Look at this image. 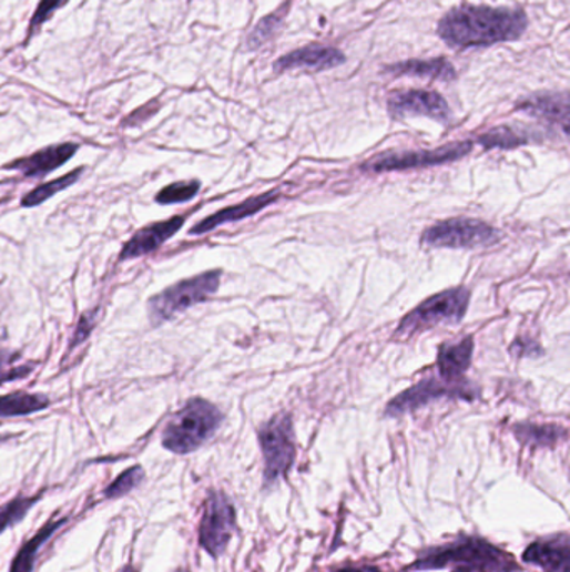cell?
I'll list each match as a JSON object with an SVG mask.
<instances>
[{"label": "cell", "instance_id": "5b68a950", "mask_svg": "<svg viewBox=\"0 0 570 572\" xmlns=\"http://www.w3.org/2000/svg\"><path fill=\"white\" fill-rule=\"evenodd\" d=\"M469 304L470 292L464 286L434 295L400 321L395 338H410L441 324H459L466 317Z\"/></svg>", "mask_w": 570, "mask_h": 572}, {"label": "cell", "instance_id": "1f68e13d", "mask_svg": "<svg viewBox=\"0 0 570 572\" xmlns=\"http://www.w3.org/2000/svg\"><path fill=\"white\" fill-rule=\"evenodd\" d=\"M94 314H85L82 315L81 318H79L78 328H75L74 338H72L71 350L72 348L78 347V345H81L82 341H84L85 338L89 337V334H91L92 328H94Z\"/></svg>", "mask_w": 570, "mask_h": 572}, {"label": "cell", "instance_id": "d4e9b609", "mask_svg": "<svg viewBox=\"0 0 570 572\" xmlns=\"http://www.w3.org/2000/svg\"><path fill=\"white\" fill-rule=\"evenodd\" d=\"M144 469L141 466H133L124 470L104 489L105 499H118L130 494L134 489L140 488L144 481Z\"/></svg>", "mask_w": 570, "mask_h": 572}, {"label": "cell", "instance_id": "836d02e7", "mask_svg": "<svg viewBox=\"0 0 570 572\" xmlns=\"http://www.w3.org/2000/svg\"><path fill=\"white\" fill-rule=\"evenodd\" d=\"M333 572H381L377 565H347V568H339Z\"/></svg>", "mask_w": 570, "mask_h": 572}, {"label": "cell", "instance_id": "8fae6325", "mask_svg": "<svg viewBox=\"0 0 570 572\" xmlns=\"http://www.w3.org/2000/svg\"><path fill=\"white\" fill-rule=\"evenodd\" d=\"M388 113L395 120H401L405 116H427L440 123L450 121V108L447 101L438 92L421 91V89L394 92L388 100Z\"/></svg>", "mask_w": 570, "mask_h": 572}, {"label": "cell", "instance_id": "d6986e66", "mask_svg": "<svg viewBox=\"0 0 570 572\" xmlns=\"http://www.w3.org/2000/svg\"><path fill=\"white\" fill-rule=\"evenodd\" d=\"M69 518L64 515L54 514L34 535H32L29 541H26L22 544V548L19 549L18 554H16L14 561H12L11 569L9 572H32L34 571L35 559H38L39 551L44 548L45 542L59 531V529L64 528L68 524Z\"/></svg>", "mask_w": 570, "mask_h": 572}, {"label": "cell", "instance_id": "f546056e", "mask_svg": "<svg viewBox=\"0 0 570 572\" xmlns=\"http://www.w3.org/2000/svg\"><path fill=\"white\" fill-rule=\"evenodd\" d=\"M19 358H21L19 354L0 351V384H6V381H12L16 378H22L31 374L34 367H12Z\"/></svg>", "mask_w": 570, "mask_h": 572}, {"label": "cell", "instance_id": "cb8c5ba5", "mask_svg": "<svg viewBox=\"0 0 570 572\" xmlns=\"http://www.w3.org/2000/svg\"><path fill=\"white\" fill-rule=\"evenodd\" d=\"M42 492L32 496H21V498L12 499L8 504L0 505V534L8 531L12 525L19 524L22 519L28 515V512L34 508L35 502L41 501Z\"/></svg>", "mask_w": 570, "mask_h": 572}, {"label": "cell", "instance_id": "7402d4cb", "mask_svg": "<svg viewBox=\"0 0 570 572\" xmlns=\"http://www.w3.org/2000/svg\"><path fill=\"white\" fill-rule=\"evenodd\" d=\"M82 173H84V167H78V170L71 171V173L64 174V176L58 177V180L39 184L38 187L29 191L28 195L21 200L22 208H35V206L42 205V203L51 200L52 196L58 195L61 191L68 190L69 186L78 183Z\"/></svg>", "mask_w": 570, "mask_h": 572}, {"label": "cell", "instance_id": "9a60e30c", "mask_svg": "<svg viewBox=\"0 0 570 572\" xmlns=\"http://www.w3.org/2000/svg\"><path fill=\"white\" fill-rule=\"evenodd\" d=\"M347 61L344 52L328 45L312 44L303 49L289 52L275 62V72L293 71V69H305V71H326V69L338 68Z\"/></svg>", "mask_w": 570, "mask_h": 572}, {"label": "cell", "instance_id": "4dcf8cb0", "mask_svg": "<svg viewBox=\"0 0 570 572\" xmlns=\"http://www.w3.org/2000/svg\"><path fill=\"white\" fill-rule=\"evenodd\" d=\"M157 111H160V103H157V101H151V103L144 104L140 110L131 113L130 116L126 118V121H124V126H138V124L146 123Z\"/></svg>", "mask_w": 570, "mask_h": 572}, {"label": "cell", "instance_id": "e0dca14e", "mask_svg": "<svg viewBox=\"0 0 570 572\" xmlns=\"http://www.w3.org/2000/svg\"><path fill=\"white\" fill-rule=\"evenodd\" d=\"M517 110L529 116L539 118L550 124L562 127L563 134L569 130V100L567 94H539L527 98L517 104Z\"/></svg>", "mask_w": 570, "mask_h": 572}, {"label": "cell", "instance_id": "6da1fadb", "mask_svg": "<svg viewBox=\"0 0 570 572\" xmlns=\"http://www.w3.org/2000/svg\"><path fill=\"white\" fill-rule=\"evenodd\" d=\"M526 12L520 9L460 6L438 22V35L454 49L484 48L517 41L527 31Z\"/></svg>", "mask_w": 570, "mask_h": 572}, {"label": "cell", "instance_id": "e575fe53", "mask_svg": "<svg viewBox=\"0 0 570 572\" xmlns=\"http://www.w3.org/2000/svg\"><path fill=\"white\" fill-rule=\"evenodd\" d=\"M121 572H140L136 568H134L133 564L124 565L123 569H121Z\"/></svg>", "mask_w": 570, "mask_h": 572}, {"label": "cell", "instance_id": "7a4b0ae2", "mask_svg": "<svg viewBox=\"0 0 570 572\" xmlns=\"http://www.w3.org/2000/svg\"><path fill=\"white\" fill-rule=\"evenodd\" d=\"M454 568V572H519L509 552L479 535L460 534L455 541L425 549L408 571H435Z\"/></svg>", "mask_w": 570, "mask_h": 572}, {"label": "cell", "instance_id": "7c38bea8", "mask_svg": "<svg viewBox=\"0 0 570 572\" xmlns=\"http://www.w3.org/2000/svg\"><path fill=\"white\" fill-rule=\"evenodd\" d=\"M184 222L186 218L180 215L144 226L128 239L126 245L121 249L120 262H128V259L140 258V256L156 252L183 228Z\"/></svg>", "mask_w": 570, "mask_h": 572}, {"label": "cell", "instance_id": "2e32d148", "mask_svg": "<svg viewBox=\"0 0 570 572\" xmlns=\"http://www.w3.org/2000/svg\"><path fill=\"white\" fill-rule=\"evenodd\" d=\"M278 196L279 191H269V193H265V195L246 200V202L240 203V205L221 210V212H216L214 215L207 216L203 222L194 225L193 228L190 229V235H204V233L213 232L214 228H217V226L221 225H226V223L240 222V219L250 218V216L256 215V213L262 212L266 206L276 202Z\"/></svg>", "mask_w": 570, "mask_h": 572}, {"label": "cell", "instance_id": "30bf717a", "mask_svg": "<svg viewBox=\"0 0 570 572\" xmlns=\"http://www.w3.org/2000/svg\"><path fill=\"white\" fill-rule=\"evenodd\" d=\"M470 150H472V143L467 141V143L445 144V146L431 151L381 154V156L364 163L362 170L370 171V173H387V171L411 170V167L437 166V164L462 160L470 153Z\"/></svg>", "mask_w": 570, "mask_h": 572}, {"label": "cell", "instance_id": "3957f363", "mask_svg": "<svg viewBox=\"0 0 570 572\" xmlns=\"http://www.w3.org/2000/svg\"><path fill=\"white\" fill-rule=\"evenodd\" d=\"M223 423V413L214 404L194 397L166 423L161 442L170 452L186 456L206 443Z\"/></svg>", "mask_w": 570, "mask_h": 572}, {"label": "cell", "instance_id": "5bb4252c", "mask_svg": "<svg viewBox=\"0 0 570 572\" xmlns=\"http://www.w3.org/2000/svg\"><path fill=\"white\" fill-rule=\"evenodd\" d=\"M523 562L537 565L542 572H570V541L569 534L552 535L532 542L523 551Z\"/></svg>", "mask_w": 570, "mask_h": 572}, {"label": "cell", "instance_id": "4316f807", "mask_svg": "<svg viewBox=\"0 0 570 572\" xmlns=\"http://www.w3.org/2000/svg\"><path fill=\"white\" fill-rule=\"evenodd\" d=\"M200 181H180V183L167 184L156 195V203L160 205H176L196 198L200 191Z\"/></svg>", "mask_w": 570, "mask_h": 572}, {"label": "cell", "instance_id": "d590c367", "mask_svg": "<svg viewBox=\"0 0 570 572\" xmlns=\"http://www.w3.org/2000/svg\"><path fill=\"white\" fill-rule=\"evenodd\" d=\"M176 572H190V571H187V569H177Z\"/></svg>", "mask_w": 570, "mask_h": 572}, {"label": "cell", "instance_id": "83f0119b", "mask_svg": "<svg viewBox=\"0 0 570 572\" xmlns=\"http://www.w3.org/2000/svg\"><path fill=\"white\" fill-rule=\"evenodd\" d=\"M283 18H285V11L273 12V14L266 16L262 21L258 22L252 34L248 35V49H258L259 45L268 42L273 35L278 31L282 25Z\"/></svg>", "mask_w": 570, "mask_h": 572}, {"label": "cell", "instance_id": "44dd1931", "mask_svg": "<svg viewBox=\"0 0 570 572\" xmlns=\"http://www.w3.org/2000/svg\"><path fill=\"white\" fill-rule=\"evenodd\" d=\"M51 400L42 394H8V396H0V419L31 416L48 409Z\"/></svg>", "mask_w": 570, "mask_h": 572}, {"label": "cell", "instance_id": "f1b7e54d", "mask_svg": "<svg viewBox=\"0 0 570 572\" xmlns=\"http://www.w3.org/2000/svg\"><path fill=\"white\" fill-rule=\"evenodd\" d=\"M69 0H41L39 2L38 8H35L34 16H32L31 22H29V31L28 39H26V44L32 41L35 34L41 31L42 25L59 11V9L64 8L68 4Z\"/></svg>", "mask_w": 570, "mask_h": 572}, {"label": "cell", "instance_id": "4fadbf2b", "mask_svg": "<svg viewBox=\"0 0 570 572\" xmlns=\"http://www.w3.org/2000/svg\"><path fill=\"white\" fill-rule=\"evenodd\" d=\"M79 144H51L35 151L31 156L19 157L6 164L4 170L19 171L24 177H44L58 167L64 166L78 153Z\"/></svg>", "mask_w": 570, "mask_h": 572}, {"label": "cell", "instance_id": "d6a6232c", "mask_svg": "<svg viewBox=\"0 0 570 572\" xmlns=\"http://www.w3.org/2000/svg\"><path fill=\"white\" fill-rule=\"evenodd\" d=\"M510 350H512V354L517 355V357H539V355L542 354V348H540L536 341L523 340V338H517Z\"/></svg>", "mask_w": 570, "mask_h": 572}, {"label": "cell", "instance_id": "ba28073f", "mask_svg": "<svg viewBox=\"0 0 570 572\" xmlns=\"http://www.w3.org/2000/svg\"><path fill=\"white\" fill-rule=\"evenodd\" d=\"M493 226L479 219L455 218L430 226L421 235V245L431 248H479L499 242Z\"/></svg>", "mask_w": 570, "mask_h": 572}, {"label": "cell", "instance_id": "52a82bcc", "mask_svg": "<svg viewBox=\"0 0 570 572\" xmlns=\"http://www.w3.org/2000/svg\"><path fill=\"white\" fill-rule=\"evenodd\" d=\"M236 531V509L224 492L211 491L204 502L200 524V545L217 559L226 552Z\"/></svg>", "mask_w": 570, "mask_h": 572}, {"label": "cell", "instance_id": "ac0fdd59", "mask_svg": "<svg viewBox=\"0 0 570 572\" xmlns=\"http://www.w3.org/2000/svg\"><path fill=\"white\" fill-rule=\"evenodd\" d=\"M474 338L467 337L459 344L441 345L438 351V375L450 384H462L466 381L464 375L472 364Z\"/></svg>", "mask_w": 570, "mask_h": 572}, {"label": "cell", "instance_id": "484cf974", "mask_svg": "<svg viewBox=\"0 0 570 572\" xmlns=\"http://www.w3.org/2000/svg\"><path fill=\"white\" fill-rule=\"evenodd\" d=\"M479 143L482 144L486 150H492V147L510 150V147L522 146V144L529 143V136L512 130V127L500 126L480 136Z\"/></svg>", "mask_w": 570, "mask_h": 572}, {"label": "cell", "instance_id": "277c9868", "mask_svg": "<svg viewBox=\"0 0 570 572\" xmlns=\"http://www.w3.org/2000/svg\"><path fill=\"white\" fill-rule=\"evenodd\" d=\"M220 283L221 272L213 269L167 286L166 290L150 298L147 310H150L151 321L153 325L164 324L176 315L183 314L187 308L203 304L216 294Z\"/></svg>", "mask_w": 570, "mask_h": 572}, {"label": "cell", "instance_id": "9c48e42d", "mask_svg": "<svg viewBox=\"0 0 570 572\" xmlns=\"http://www.w3.org/2000/svg\"><path fill=\"white\" fill-rule=\"evenodd\" d=\"M444 397H451V399L474 400L479 397V390L470 386L467 381L462 384H450L444 378H424L418 381L417 386L405 390L400 396L395 397L385 410L387 417H400L405 413L415 412L421 409L427 404L434 400L444 399Z\"/></svg>", "mask_w": 570, "mask_h": 572}, {"label": "cell", "instance_id": "ffe728a7", "mask_svg": "<svg viewBox=\"0 0 570 572\" xmlns=\"http://www.w3.org/2000/svg\"><path fill=\"white\" fill-rule=\"evenodd\" d=\"M385 74L414 75V78L431 79V81H454L457 78L454 65L445 59H410L397 62L384 69Z\"/></svg>", "mask_w": 570, "mask_h": 572}, {"label": "cell", "instance_id": "8992f818", "mask_svg": "<svg viewBox=\"0 0 570 572\" xmlns=\"http://www.w3.org/2000/svg\"><path fill=\"white\" fill-rule=\"evenodd\" d=\"M258 440L265 459V489H272L295 463L296 442L292 416L279 413L263 423L258 430Z\"/></svg>", "mask_w": 570, "mask_h": 572}, {"label": "cell", "instance_id": "603a6c76", "mask_svg": "<svg viewBox=\"0 0 570 572\" xmlns=\"http://www.w3.org/2000/svg\"><path fill=\"white\" fill-rule=\"evenodd\" d=\"M513 430H516L517 439L530 447H552L567 437V430L559 426L520 423Z\"/></svg>", "mask_w": 570, "mask_h": 572}]
</instances>
